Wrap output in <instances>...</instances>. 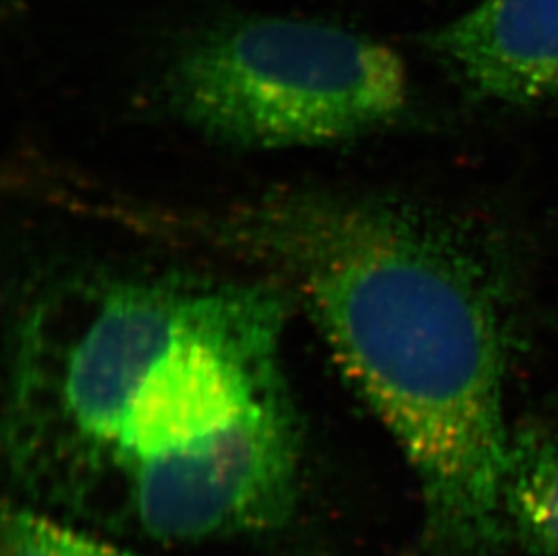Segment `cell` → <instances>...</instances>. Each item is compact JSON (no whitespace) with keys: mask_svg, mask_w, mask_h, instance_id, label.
I'll return each instance as SVG.
<instances>
[{"mask_svg":"<svg viewBox=\"0 0 558 556\" xmlns=\"http://www.w3.org/2000/svg\"><path fill=\"white\" fill-rule=\"evenodd\" d=\"M156 226L241 258L301 302L416 473L433 556L508 544L506 326L463 237L405 201L313 186L159 210Z\"/></svg>","mask_w":558,"mask_h":556,"instance_id":"obj_1","label":"cell"},{"mask_svg":"<svg viewBox=\"0 0 558 556\" xmlns=\"http://www.w3.org/2000/svg\"><path fill=\"white\" fill-rule=\"evenodd\" d=\"M181 120L230 147L277 150L345 142L387 125L407 104L389 46L327 22L257 16L186 46L169 76Z\"/></svg>","mask_w":558,"mask_h":556,"instance_id":"obj_2","label":"cell"},{"mask_svg":"<svg viewBox=\"0 0 558 556\" xmlns=\"http://www.w3.org/2000/svg\"><path fill=\"white\" fill-rule=\"evenodd\" d=\"M290 389L205 442L126 470L137 522L165 542H197L284 524L301 475Z\"/></svg>","mask_w":558,"mask_h":556,"instance_id":"obj_3","label":"cell"},{"mask_svg":"<svg viewBox=\"0 0 558 556\" xmlns=\"http://www.w3.org/2000/svg\"><path fill=\"white\" fill-rule=\"evenodd\" d=\"M427 46L475 95L558 106V0H481Z\"/></svg>","mask_w":558,"mask_h":556,"instance_id":"obj_4","label":"cell"},{"mask_svg":"<svg viewBox=\"0 0 558 556\" xmlns=\"http://www.w3.org/2000/svg\"><path fill=\"white\" fill-rule=\"evenodd\" d=\"M500 506L508 542L558 556V436L524 428L511 437Z\"/></svg>","mask_w":558,"mask_h":556,"instance_id":"obj_5","label":"cell"},{"mask_svg":"<svg viewBox=\"0 0 558 556\" xmlns=\"http://www.w3.org/2000/svg\"><path fill=\"white\" fill-rule=\"evenodd\" d=\"M0 556H137L60 524L46 515L13 509L2 520Z\"/></svg>","mask_w":558,"mask_h":556,"instance_id":"obj_6","label":"cell"}]
</instances>
